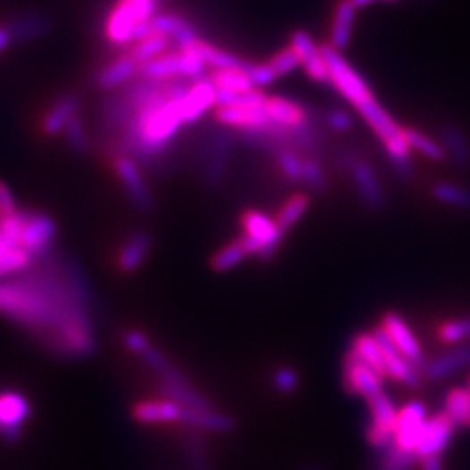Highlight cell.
Masks as SVG:
<instances>
[{
  "label": "cell",
  "mask_w": 470,
  "mask_h": 470,
  "mask_svg": "<svg viewBox=\"0 0 470 470\" xmlns=\"http://www.w3.org/2000/svg\"><path fill=\"white\" fill-rule=\"evenodd\" d=\"M371 333L375 334L382 354H383V361H385V369H387V376L394 378L399 383L416 389L424 383V373L420 367H416L413 362L408 361L402 352L396 347V343L391 340V336L387 334V331L378 325L375 329H371Z\"/></svg>",
  "instance_id": "52a82bcc"
},
{
  "label": "cell",
  "mask_w": 470,
  "mask_h": 470,
  "mask_svg": "<svg viewBox=\"0 0 470 470\" xmlns=\"http://www.w3.org/2000/svg\"><path fill=\"white\" fill-rule=\"evenodd\" d=\"M80 283L63 288L54 279H2L0 314L27 327L47 331L53 343L70 356H87L95 336Z\"/></svg>",
  "instance_id": "6da1fadb"
},
{
  "label": "cell",
  "mask_w": 470,
  "mask_h": 470,
  "mask_svg": "<svg viewBox=\"0 0 470 470\" xmlns=\"http://www.w3.org/2000/svg\"><path fill=\"white\" fill-rule=\"evenodd\" d=\"M326 126L334 133H347L352 129L354 119L347 110L333 109L326 113Z\"/></svg>",
  "instance_id": "f907efd6"
},
{
  "label": "cell",
  "mask_w": 470,
  "mask_h": 470,
  "mask_svg": "<svg viewBox=\"0 0 470 470\" xmlns=\"http://www.w3.org/2000/svg\"><path fill=\"white\" fill-rule=\"evenodd\" d=\"M16 211H20V210L16 206V199H14L11 188L4 181H0V217H9Z\"/></svg>",
  "instance_id": "f5cc1de1"
},
{
  "label": "cell",
  "mask_w": 470,
  "mask_h": 470,
  "mask_svg": "<svg viewBox=\"0 0 470 470\" xmlns=\"http://www.w3.org/2000/svg\"><path fill=\"white\" fill-rule=\"evenodd\" d=\"M420 462L416 453L406 451L394 444L391 449L385 453H380V460L376 470H413L415 466Z\"/></svg>",
  "instance_id": "b9f144b4"
},
{
  "label": "cell",
  "mask_w": 470,
  "mask_h": 470,
  "mask_svg": "<svg viewBox=\"0 0 470 470\" xmlns=\"http://www.w3.org/2000/svg\"><path fill=\"white\" fill-rule=\"evenodd\" d=\"M215 119L218 124L228 129L241 131H258L274 126L263 107L260 109H243V107H217Z\"/></svg>",
  "instance_id": "d6986e66"
},
{
  "label": "cell",
  "mask_w": 470,
  "mask_h": 470,
  "mask_svg": "<svg viewBox=\"0 0 470 470\" xmlns=\"http://www.w3.org/2000/svg\"><path fill=\"white\" fill-rule=\"evenodd\" d=\"M466 389H467V394H469V422H467V427H470V375L469 380H467V385H466Z\"/></svg>",
  "instance_id": "680465c9"
},
{
  "label": "cell",
  "mask_w": 470,
  "mask_h": 470,
  "mask_svg": "<svg viewBox=\"0 0 470 470\" xmlns=\"http://www.w3.org/2000/svg\"><path fill=\"white\" fill-rule=\"evenodd\" d=\"M383 376L378 375L371 366L359 359L350 349L343 358V389L354 396L367 399L376 396L383 389Z\"/></svg>",
  "instance_id": "ba28073f"
},
{
  "label": "cell",
  "mask_w": 470,
  "mask_h": 470,
  "mask_svg": "<svg viewBox=\"0 0 470 470\" xmlns=\"http://www.w3.org/2000/svg\"><path fill=\"white\" fill-rule=\"evenodd\" d=\"M244 72L248 73V77L251 78L254 87H267L270 84H274L279 77L277 73L274 72V69L268 65V62L265 63H254V62H248L244 63Z\"/></svg>",
  "instance_id": "c3c4849f"
},
{
  "label": "cell",
  "mask_w": 470,
  "mask_h": 470,
  "mask_svg": "<svg viewBox=\"0 0 470 470\" xmlns=\"http://www.w3.org/2000/svg\"><path fill=\"white\" fill-rule=\"evenodd\" d=\"M30 416V402L20 392H0V434L5 439H16L23 424Z\"/></svg>",
  "instance_id": "2e32d148"
},
{
  "label": "cell",
  "mask_w": 470,
  "mask_h": 470,
  "mask_svg": "<svg viewBox=\"0 0 470 470\" xmlns=\"http://www.w3.org/2000/svg\"><path fill=\"white\" fill-rule=\"evenodd\" d=\"M23 211L0 217V281L25 272L36 260L23 239Z\"/></svg>",
  "instance_id": "3957f363"
},
{
  "label": "cell",
  "mask_w": 470,
  "mask_h": 470,
  "mask_svg": "<svg viewBox=\"0 0 470 470\" xmlns=\"http://www.w3.org/2000/svg\"><path fill=\"white\" fill-rule=\"evenodd\" d=\"M359 359L366 362L367 366H371L378 375H382L383 378H387V369H385V361H383V354L382 349L375 338V334L371 331H362L358 333L352 338V343L349 347Z\"/></svg>",
  "instance_id": "f1b7e54d"
},
{
  "label": "cell",
  "mask_w": 470,
  "mask_h": 470,
  "mask_svg": "<svg viewBox=\"0 0 470 470\" xmlns=\"http://www.w3.org/2000/svg\"><path fill=\"white\" fill-rule=\"evenodd\" d=\"M366 402H367L369 413H371L369 424L396 434L399 409L396 408V402L392 400V398L385 391H382L376 396L367 399Z\"/></svg>",
  "instance_id": "f546056e"
},
{
  "label": "cell",
  "mask_w": 470,
  "mask_h": 470,
  "mask_svg": "<svg viewBox=\"0 0 470 470\" xmlns=\"http://www.w3.org/2000/svg\"><path fill=\"white\" fill-rule=\"evenodd\" d=\"M183 408L171 399H146L135 404L133 418L144 425L180 424Z\"/></svg>",
  "instance_id": "ac0fdd59"
},
{
  "label": "cell",
  "mask_w": 470,
  "mask_h": 470,
  "mask_svg": "<svg viewBox=\"0 0 470 470\" xmlns=\"http://www.w3.org/2000/svg\"><path fill=\"white\" fill-rule=\"evenodd\" d=\"M427 418V408L422 400H409L399 409L396 422V444L399 448L416 453Z\"/></svg>",
  "instance_id": "5bb4252c"
},
{
  "label": "cell",
  "mask_w": 470,
  "mask_h": 470,
  "mask_svg": "<svg viewBox=\"0 0 470 470\" xmlns=\"http://www.w3.org/2000/svg\"><path fill=\"white\" fill-rule=\"evenodd\" d=\"M152 30L153 34L168 37L171 44H175L178 49L190 47L199 40L197 29L180 14L175 12H157L152 18Z\"/></svg>",
  "instance_id": "e0dca14e"
},
{
  "label": "cell",
  "mask_w": 470,
  "mask_h": 470,
  "mask_svg": "<svg viewBox=\"0 0 470 470\" xmlns=\"http://www.w3.org/2000/svg\"><path fill=\"white\" fill-rule=\"evenodd\" d=\"M263 109L276 126L286 129H296L310 120L309 111L303 109V105L283 96H268Z\"/></svg>",
  "instance_id": "cb8c5ba5"
},
{
  "label": "cell",
  "mask_w": 470,
  "mask_h": 470,
  "mask_svg": "<svg viewBox=\"0 0 470 470\" xmlns=\"http://www.w3.org/2000/svg\"><path fill=\"white\" fill-rule=\"evenodd\" d=\"M272 385L279 394L290 396V394H294L300 387V375L288 366L277 367L272 373Z\"/></svg>",
  "instance_id": "bcb514c9"
},
{
  "label": "cell",
  "mask_w": 470,
  "mask_h": 470,
  "mask_svg": "<svg viewBox=\"0 0 470 470\" xmlns=\"http://www.w3.org/2000/svg\"><path fill=\"white\" fill-rule=\"evenodd\" d=\"M195 47V51L201 54V58L204 60V63L213 69V70H225V69H243L246 60L239 58L237 54L225 51L221 47H217L202 38H199L195 44H192Z\"/></svg>",
  "instance_id": "4dcf8cb0"
},
{
  "label": "cell",
  "mask_w": 470,
  "mask_h": 470,
  "mask_svg": "<svg viewBox=\"0 0 470 470\" xmlns=\"http://www.w3.org/2000/svg\"><path fill=\"white\" fill-rule=\"evenodd\" d=\"M217 86L210 77L192 80L181 103L185 126L197 124L208 111L217 109Z\"/></svg>",
  "instance_id": "7c38bea8"
},
{
  "label": "cell",
  "mask_w": 470,
  "mask_h": 470,
  "mask_svg": "<svg viewBox=\"0 0 470 470\" xmlns=\"http://www.w3.org/2000/svg\"><path fill=\"white\" fill-rule=\"evenodd\" d=\"M457 427H467L469 422V394L466 387H453L444 399L442 409Z\"/></svg>",
  "instance_id": "74e56055"
},
{
  "label": "cell",
  "mask_w": 470,
  "mask_h": 470,
  "mask_svg": "<svg viewBox=\"0 0 470 470\" xmlns=\"http://www.w3.org/2000/svg\"><path fill=\"white\" fill-rule=\"evenodd\" d=\"M111 168L117 175V178L122 183L124 190L128 192L129 199L133 201V204L144 211V213H150L155 206L153 201V194L148 186L145 180V175L140 168V164L129 157L128 153H115L111 157Z\"/></svg>",
  "instance_id": "8992f818"
},
{
  "label": "cell",
  "mask_w": 470,
  "mask_h": 470,
  "mask_svg": "<svg viewBox=\"0 0 470 470\" xmlns=\"http://www.w3.org/2000/svg\"><path fill=\"white\" fill-rule=\"evenodd\" d=\"M248 256H250L248 248H246L243 237H239V239L221 246L217 253L211 256L210 265L218 274H225V272L237 268Z\"/></svg>",
  "instance_id": "d6a6232c"
},
{
  "label": "cell",
  "mask_w": 470,
  "mask_h": 470,
  "mask_svg": "<svg viewBox=\"0 0 470 470\" xmlns=\"http://www.w3.org/2000/svg\"><path fill=\"white\" fill-rule=\"evenodd\" d=\"M469 367L470 345H462V347H457L453 350H448L437 356L433 361H427L422 373H424V378L429 382H441Z\"/></svg>",
  "instance_id": "7402d4cb"
},
{
  "label": "cell",
  "mask_w": 470,
  "mask_h": 470,
  "mask_svg": "<svg viewBox=\"0 0 470 470\" xmlns=\"http://www.w3.org/2000/svg\"><path fill=\"white\" fill-rule=\"evenodd\" d=\"M385 2H398V0H385Z\"/></svg>",
  "instance_id": "91938a15"
},
{
  "label": "cell",
  "mask_w": 470,
  "mask_h": 470,
  "mask_svg": "<svg viewBox=\"0 0 470 470\" xmlns=\"http://www.w3.org/2000/svg\"><path fill=\"white\" fill-rule=\"evenodd\" d=\"M375 2H378V0H352V4H354L358 9L367 7L369 4H375Z\"/></svg>",
  "instance_id": "9f6ffc18"
},
{
  "label": "cell",
  "mask_w": 470,
  "mask_h": 470,
  "mask_svg": "<svg viewBox=\"0 0 470 470\" xmlns=\"http://www.w3.org/2000/svg\"><path fill=\"white\" fill-rule=\"evenodd\" d=\"M152 234L148 230H136L120 248L117 256V267L124 274L136 272L152 251Z\"/></svg>",
  "instance_id": "484cf974"
},
{
  "label": "cell",
  "mask_w": 470,
  "mask_h": 470,
  "mask_svg": "<svg viewBox=\"0 0 470 470\" xmlns=\"http://www.w3.org/2000/svg\"><path fill=\"white\" fill-rule=\"evenodd\" d=\"M12 34H11V29L9 25H0V54L7 49V45L12 42Z\"/></svg>",
  "instance_id": "db71d44e"
},
{
  "label": "cell",
  "mask_w": 470,
  "mask_h": 470,
  "mask_svg": "<svg viewBox=\"0 0 470 470\" xmlns=\"http://www.w3.org/2000/svg\"><path fill=\"white\" fill-rule=\"evenodd\" d=\"M276 164L281 171V175L293 183H301L303 177V164L305 155L293 148H283L276 153Z\"/></svg>",
  "instance_id": "60d3db41"
},
{
  "label": "cell",
  "mask_w": 470,
  "mask_h": 470,
  "mask_svg": "<svg viewBox=\"0 0 470 470\" xmlns=\"http://www.w3.org/2000/svg\"><path fill=\"white\" fill-rule=\"evenodd\" d=\"M290 45L298 53L303 70L314 82L329 84V70L323 45H317L312 36L305 30H296L291 36Z\"/></svg>",
  "instance_id": "9a60e30c"
},
{
  "label": "cell",
  "mask_w": 470,
  "mask_h": 470,
  "mask_svg": "<svg viewBox=\"0 0 470 470\" xmlns=\"http://www.w3.org/2000/svg\"><path fill=\"white\" fill-rule=\"evenodd\" d=\"M230 152H232V135H228L225 129L217 131L210 138L208 145L204 146L202 178L211 188H218L227 178Z\"/></svg>",
  "instance_id": "9c48e42d"
},
{
  "label": "cell",
  "mask_w": 470,
  "mask_h": 470,
  "mask_svg": "<svg viewBox=\"0 0 470 470\" xmlns=\"http://www.w3.org/2000/svg\"><path fill=\"white\" fill-rule=\"evenodd\" d=\"M12 38H34V37L42 34L47 29V21L42 18H20L12 25H9Z\"/></svg>",
  "instance_id": "7dc6e473"
},
{
  "label": "cell",
  "mask_w": 470,
  "mask_h": 470,
  "mask_svg": "<svg viewBox=\"0 0 470 470\" xmlns=\"http://www.w3.org/2000/svg\"><path fill=\"white\" fill-rule=\"evenodd\" d=\"M241 221L244 230L241 237L250 256H258L263 261H270L279 251L286 234L277 227L276 219L256 210L246 211Z\"/></svg>",
  "instance_id": "5b68a950"
},
{
  "label": "cell",
  "mask_w": 470,
  "mask_h": 470,
  "mask_svg": "<svg viewBox=\"0 0 470 470\" xmlns=\"http://www.w3.org/2000/svg\"><path fill=\"white\" fill-rule=\"evenodd\" d=\"M358 18V7L352 0H340L333 11L331 30H329V45L336 51H343L354 34V25Z\"/></svg>",
  "instance_id": "603a6c76"
},
{
  "label": "cell",
  "mask_w": 470,
  "mask_h": 470,
  "mask_svg": "<svg viewBox=\"0 0 470 470\" xmlns=\"http://www.w3.org/2000/svg\"><path fill=\"white\" fill-rule=\"evenodd\" d=\"M171 40L168 37L161 36V34H152V36L145 37L135 44H131L129 47V56L140 65L144 67L148 62L162 56L164 53L169 51Z\"/></svg>",
  "instance_id": "836d02e7"
},
{
  "label": "cell",
  "mask_w": 470,
  "mask_h": 470,
  "mask_svg": "<svg viewBox=\"0 0 470 470\" xmlns=\"http://www.w3.org/2000/svg\"><path fill=\"white\" fill-rule=\"evenodd\" d=\"M180 424L194 431L217 433V434H228L235 429V420L227 413L217 411L215 408H210V409L183 408Z\"/></svg>",
  "instance_id": "44dd1931"
},
{
  "label": "cell",
  "mask_w": 470,
  "mask_h": 470,
  "mask_svg": "<svg viewBox=\"0 0 470 470\" xmlns=\"http://www.w3.org/2000/svg\"><path fill=\"white\" fill-rule=\"evenodd\" d=\"M159 392L162 398L171 399L177 404H180L181 408H186V409H210V408H213V402L204 394H201L192 385V382H188V383H164V382H161Z\"/></svg>",
  "instance_id": "83f0119b"
},
{
  "label": "cell",
  "mask_w": 470,
  "mask_h": 470,
  "mask_svg": "<svg viewBox=\"0 0 470 470\" xmlns=\"http://www.w3.org/2000/svg\"><path fill=\"white\" fill-rule=\"evenodd\" d=\"M312 204V199L309 194H294L291 195L290 199L281 206L277 217H276V223L277 227L288 234L291 228L301 219V218L307 215L309 208Z\"/></svg>",
  "instance_id": "e575fe53"
},
{
  "label": "cell",
  "mask_w": 470,
  "mask_h": 470,
  "mask_svg": "<svg viewBox=\"0 0 470 470\" xmlns=\"http://www.w3.org/2000/svg\"><path fill=\"white\" fill-rule=\"evenodd\" d=\"M183 455L188 470H213L210 464L206 441L201 431L188 429L183 435Z\"/></svg>",
  "instance_id": "1f68e13d"
},
{
  "label": "cell",
  "mask_w": 470,
  "mask_h": 470,
  "mask_svg": "<svg viewBox=\"0 0 470 470\" xmlns=\"http://www.w3.org/2000/svg\"><path fill=\"white\" fill-rule=\"evenodd\" d=\"M122 342H124V347L138 358L152 345L150 338L140 329H128L122 336Z\"/></svg>",
  "instance_id": "816d5d0a"
},
{
  "label": "cell",
  "mask_w": 470,
  "mask_h": 470,
  "mask_svg": "<svg viewBox=\"0 0 470 470\" xmlns=\"http://www.w3.org/2000/svg\"><path fill=\"white\" fill-rule=\"evenodd\" d=\"M65 136H67V142L70 144L75 152L86 153L89 150V145H91L89 136H87V131H86V128L78 117H75L72 122L67 126Z\"/></svg>",
  "instance_id": "681fc988"
},
{
  "label": "cell",
  "mask_w": 470,
  "mask_h": 470,
  "mask_svg": "<svg viewBox=\"0 0 470 470\" xmlns=\"http://www.w3.org/2000/svg\"><path fill=\"white\" fill-rule=\"evenodd\" d=\"M136 75H140V65L129 56V53H126L113 58L96 73V86L103 91H113L131 82Z\"/></svg>",
  "instance_id": "d4e9b609"
},
{
  "label": "cell",
  "mask_w": 470,
  "mask_h": 470,
  "mask_svg": "<svg viewBox=\"0 0 470 470\" xmlns=\"http://www.w3.org/2000/svg\"><path fill=\"white\" fill-rule=\"evenodd\" d=\"M349 173L356 185L362 204L369 211H382L385 208V190L375 168L364 159H356L349 166Z\"/></svg>",
  "instance_id": "4fadbf2b"
},
{
  "label": "cell",
  "mask_w": 470,
  "mask_h": 470,
  "mask_svg": "<svg viewBox=\"0 0 470 470\" xmlns=\"http://www.w3.org/2000/svg\"><path fill=\"white\" fill-rule=\"evenodd\" d=\"M80 100L73 95H63L56 98L40 119V131L45 136H58L65 133L67 126L77 117Z\"/></svg>",
  "instance_id": "ffe728a7"
},
{
  "label": "cell",
  "mask_w": 470,
  "mask_h": 470,
  "mask_svg": "<svg viewBox=\"0 0 470 470\" xmlns=\"http://www.w3.org/2000/svg\"><path fill=\"white\" fill-rule=\"evenodd\" d=\"M213 84L219 91H248L254 89L251 78L243 69H225V70H215L210 75Z\"/></svg>",
  "instance_id": "ab89813d"
},
{
  "label": "cell",
  "mask_w": 470,
  "mask_h": 470,
  "mask_svg": "<svg viewBox=\"0 0 470 470\" xmlns=\"http://www.w3.org/2000/svg\"><path fill=\"white\" fill-rule=\"evenodd\" d=\"M301 470H326L323 466H319V464H310V466H307V467H303Z\"/></svg>",
  "instance_id": "6f0895ef"
},
{
  "label": "cell",
  "mask_w": 470,
  "mask_h": 470,
  "mask_svg": "<svg viewBox=\"0 0 470 470\" xmlns=\"http://www.w3.org/2000/svg\"><path fill=\"white\" fill-rule=\"evenodd\" d=\"M422 470H444L442 462H441V457L422 460Z\"/></svg>",
  "instance_id": "11a10c76"
},
{
  "label": "cell",
  "mask_w": 470,
  "mask_h": 470,
  "mask_svg": "<svg viewBox=\"0 0 470 470\" xmlns=\"http://www.w3.org/2000/svg\"><path fill=\"white\" fill-rule=\"evenodd\" d=\"M161 7V0H117L105 21V37L113 45H131L142 25Z\"/></svg>",
  "instance_id": "7a4b0ae2"
},
{
  "label": "cell",
  "mask_w": 470,
  "mask_h": 470,
  "mask_svg": "<svg viewBox=\"0 0 470 470\" xmlns=\"http://www.w3.org/2000/svg\"><path fill=\"white\" fill-rule=\"evenodd\" d=\"M268 65L274 69V72L277 73V77H284V75H290L294 70H298L301 67V62H300L298 53L288 45L274 53L272 58L268 60Z\"/></svg>",
  "instance_id": "f6af8a7d"
},
{
  "label": "cell",
  "mask_w": 470,
  "mask_h": 470,
  "mask_svg": "<svg viewBox=\"0 0 470 470\" xmlns=\"http://www.w3.org/2000/svg\"><path fill=\"white\" fill-rule=\"evenodd\" d=\"M404 135H406V140H408L409 148L415 150V152H418L420 155L427 157L429 161L441 162V161H444L448 157L444 146L441 145V142H435L433 136L422 133L420 129L404 128Z\"/></svg>",
  "instance_id": "d590c367"
},
{
  "label": "cell",
  "mask_w": 470,
  "mask_h": 470,
  "mask_svg": "<svg viewBox=\"0 0 470 470\" xmlns=\"http://www.w3.org/2000/svg\"><path fill=\"white\" fill-rule=\"evenodd\" d=\"M267 95L258 87L248 91H219L218 89L217 107H243L260 109L267 102Z\"/></svg>",
  "instance_id": "8d00e7d4"
},
{
  "label": "cell",
  "mask_w": 470,
  "mask_h": 470,
  "mask_svg": "<svg viewBox=\"0 0 470 470\" xmlns=\"http://www.w3.org/2000/svg\"><path fill=\"white\" fill-rule=\"evenodd\" d=\"M301 183L309 186L312 192H325L327 188V177H326L325 168L316 157H305L303 164V177Z\"/></svg>",
  "instance_id": "ee69618b"
},
{
  "label": "cell",
  "mask_w": 470,
  "mask_h": 470,
  "mask_svg": "<svg viewBox=\"0 0 470 470\" xmlns=\"http://www.w3.org/2000/svg\"><path fill=\"white\" fill-rule=\"evenodd\" d=\"M437 336L442 343L453 345V343H462L470 340V316L469 317H460V319H451L444 325H441Z\"/></svg>",
  "instance_id": "7bdbcfd3"
},
{
  "label": "cell",
  "mask_w": 470,
  "mask_h": 470,
  "mask_svg": "<svg viewBox=\"0 0 470 470\" xmlns=\"http://www.w3.org/2000/svg\"><path fill=\"white\" fill-rule=\"evenodd\" d=\"M380 326L387 331L391 340L396 343V347L408 361L413 362L420 369L425 367L427 359H425V354L422 350V345L400 314L392 312V310L385 312L382 321H380Z\"/></svg>",
  "instance_id": "8fae6325"
},
{
  "label": "cell",
  "mask_w": 470,
  "mask_h": 470,
  "mask_svg": "<svg viewBox=\"0 0 470 470\" xmlns=\"http://www.w3.org/2000/svg\"><path fill=\"white\" fill-rule=\"evenodd\" d=\"M439 142L441 145L444 146L446 155L462 169L470 168V144L466 136V133L453 126V124H446L441 128L439 133Z\"/></svg>",
  "instance_id": "4316f807"
},
{
  "label": "cell",
  "mask_w": 470,
  "mask_h": 470,
  "mask_svg": "<svg viewBox=\"0 0 470 470\" xmlns=\"http://www.w3.org/2000/svg\"><path fill=\"white\" fill-rule=\"evenodd\" d=\"M323 53L329 70V84L354 109H358L361 103L375 96L361 73L342 56V51H336L329 44H325Z\"/></svg>",
  "instance_id": "277c9868"
},
{
  "label": "cell",
  "mask_w": 470,
  "mask_h": 470,
  "mask_svg": "<svg viewBox=\"0 0 470 470\" xmlns=\"http://www.w3.org/2000/svg\"><path fill=\"white\" fill-rule=\"evenodd\" d=\"M433 197L446 206L470 211V188L466 186L441 181L433 186Z\"/></svg>",
  "instance_id": "f35d334b"
},
{
  "label": "cell",
  "mask_w": 470,
  "mask_h": 470,
  "mask_svg": "<svg viewBox=\"0 0 470 470\" xmlns=\"http://www.w3.org/2000/svg\"><path fill=\"white\" fill-rule=\"evenodd\" d=\"M455 429L457 425L444 411L437 413L434 416H429L416 446V457L420 458V462L441 457L448 449L455 434Z\"/></svg>",
  "instance_id": "30bf717a"
}]
</instances>
